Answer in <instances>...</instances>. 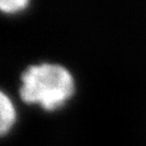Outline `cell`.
<instances>
[{"instance_id": "obj_1", "label": "cell", "mask_w": 146, "mask_h": 146, "mask_svg": "<svg viewBox=\"0 0 146 146\" xmlns=\"http://www.w3.org/2000/svg\"><path fill=\"white\" fill-rule=\"evenodd\" d=\"M21 79V99L25 103H38L47 110L61 107L75 92L72 75L58 64L29 66Z\"/></svg>"}, {"instance_id": "obj_2", "label": "cell", "mask_w": 146, "mask_h": 146, "mask_svg": "<svg viewBox=\"0 0 146 146\" xmlns=\"http://www.w3.org/2000/svg\"><path fill=\"white\" fill-rule=\"evenodd\" d=\"M0 110H1L0 132L1 135H5L10 131L11 127L15 122L16 115L11 100L3 92H1L0 94Z\"/></svg>"}, {"instance_id": "obj_3", "label": "cell", "mask_w": 146, "mask_h": 146, "mask_svg": "<svg viewBox=\"0 0 146 146\" xmlns=\"http://www.w3.org/2000/svg\"><path fill=\"white\" fill-rule=\"evenodd\" d=\"M27 5H28V1L26 0H10V1L3 0L0 2V8L5 12L12 13V12H16V11L24 9Z\"/></svg>"}]
</instances>
